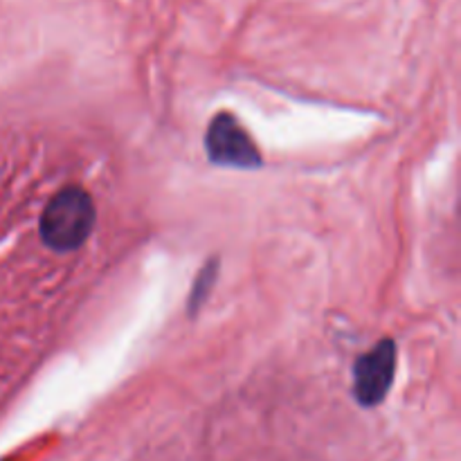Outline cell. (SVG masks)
<instances>
[{"instance_id": "obj_1", "label": "cell", "mask_w": 461, "mask_h": 461, "mask_svg": "<svg viewBox=\"0 0 461 461\" xmlns=\"http://www.w3.org/2000/svg\"><path fill=\"white\" fill-rule=\"evenodd\" d=\"M95 225V203L81 187H66L48 203L41 216V237L52 250H75Z\"/></svg>"}, {"instance_id": "obj_2", "label": "cell", "mask_w": 461, "mask_h": 461, "mask_svg": "<svg viewBox=\"0 0 461 461\" xmlns=\"http://www.w3.org/2000/svg\"><path fill=\"white\" fill-rule=\"evenodd\" d=\"M205 147L207 156L216 165L237 167V169H257L261 165V156L252 138L228 113L214 117L207 129Z\"/></svg>"}, {"instance_id": "obj_3", "label": "cell", "mask_w": 461, "mask_h": 461, "mask_svg": "<svg viewBox=\"0 0 461 461\" xmlns=\"http://www.w3.org/2000/svg\"><path fill=\"white\" fill-rule=\"evenodd\" d=\"M396 347L392 340H383L369 354L356 363L354 369V394L360 405L372 408L378 405L390 392L394 381Z\"/></svg>"}]
</instances>
